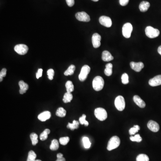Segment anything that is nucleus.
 Masks as SVG:
<instances>
[{"mask_svg":"<svg viewBox=\"0 0 161 161\" xmlns=\"http://www.w3.org/2000/svg\"><path fill=\"white\" fill-rule=\"evenodd\" d=\"M115 105L116 109L119 111H122L125 108V102L124 98L122 96H118L115 98Z\"/></svg>","mask_w":161,"mask_h":161,"instance_id":"5","label":"nucleus"},{"mask_svg":"<svg viewBox=\"0 0 161 161\" xmlns=\"http://www.w3.org/2000/svg\"><path fill=\"white\" fill-rule=\"evenodd\" d=\"M91 71V68L88 65H85L82 67L80 74L79 75V79L81 82H84L87 78L88 75Z\"/></svg>","mask_w":161,"mask_h":161,"instance_id":"6","label":"nucleus"},{"mask_svg":"<svg viewBox=\"0 0 161 161\" xmlns=\"http://www.w3.org/2000/svg\"><path fill=\"white\" fill-rule=\"evenodd\" d=\"M57 159L56 161H65V159L64 158H57Z\"/></svg>","mask_w":161,"mask_h":161,"instance_id":"42","label":"nucleus"},{"mask_svg":"<svg viewBox=\"0 0 161 161\" xmlns=\"http://www.w3.org/2000/svg\"><path fill=\"white\" fill-rule=\"evenodd\" d=\"M14 51L19 55H25L28 52V47L25 44H20L14 47Z\"/></svg>","mask_w":161,"mask_h":161,"instance_id":"8","label":"nucleus"},{"mask_svg":"<svg viewBox=\"0 0 161 161\" xmlns=\"http://www.w3.org/2000/svg\"><path fill=\"white\" fill-rule=\"evenodd\" d=\"M131 68L132 69L135 71L136 72H139L144 67V65L141 62H131L130 64Z\"/></svg>","mask_w":161,"mask_h":161,"instance_id":"13","label":"nucleus"},{"mask_svg":"<svg viewBox=\"0 0 161 161\" xmlns=\"http://www.w3.org/2000/svg\"><path fill=\"white\" fill-rule=\"evenodd\" d=\"M95 115L96 117L100 121H104L107 117L106 111L101 107H98L95 109Z\"/></svg>","mask_w":161,"mask_h":161,"instance_id":"4","label":"nucleus"},{"mask_svg":"<svg viewBox=\"0 0 161 161\" xmlns=\"http://www.w3.org/2000/svg\"><path fill=\"white\" fill-rule=\"evenodd\" d=\"M70 141V138L68 136L66 137H61L59 139V142L62 145H66Z\"/></svg>","mask_w":161,"mask_h":161,"instance_id":"34","label":"nucleus"},{"mask_svg":"<svg viewBox=\"0 0 161 161\" xmlns=\"http://www.w3.org/2000/svg\"><path fill=\"white\" fill-rule=\"evenodd\" d=\"M140 128L138 125H134L133 127L132 128L129 129V133L130 135H133L135 134L136 132H138V131L140 130Z\"/></svg>","mask_w":161,"mask_h":161,"instance_id":"31","label":"nucleus"},{"mask_svg":"<svg viewBox=\"0 0 161 161\" xmlns=\"http://www.w3.org/2000/svg\"><path fill=\"white\" fill-rule=\"evenodd\" d=\"M76 67L74 65H71L69 66L67 70L65 71L64 73V75L65 76L72 75L74 74Z\"/></svg>","mask_w":161,"mask_h":161,"instance_id":"26","label":"nucleus"},{"mask_svg":"<svg viewBox=\"0 0 161 161\" xmlns=\"http://www.w3.org/2000/svg\"><path fill=\"white\" fill-rule=\"evenodd\" d=\"M6 71L7 70L5 68H4L1 70V71L0 72V81L1 82H2L3 80V77L6 76Z\"/></svg>","mask_w":161,"mask_h":161,"instance_id":"38","label":"nucleus"},{"mask_svg":"<svg viewBox=\"0 0 161 161\" xmlns=\"http://www.w3.org/2000/svg\"><path fill=\"white\" fill-rule=\"evenodd\" d=\"M63 157V155L61 153H58L57 154V158Z\"/></svg>","mask_w":161,"mask_h":161,"instance_id":"44","label":"nucleus"},{"mask_svg":"<svg viewBox=\"0 0 161 161\" xmlns=\"http://www.w3.org/2000/svg\"><path fill=\"white\" fill-rule=\"evenodd\" d=\"M48 77L50 80H52L53 79L54 75V71L53 69H49L47 71Z\"/></svg>","mask_w":161,"mask_h":161,"instance_id":"37","label":"nucleus"},{"mask_svg":"<svg viewBox=\"0 0 161 161\" xmlns=\"http://www.w3.org/2000/svg\"><path fill=\"white\" fill-rule=\"evenodd\" d=\"M51 114L49 111H44L42 113L40 114L38 116L39 120L41 121H45L48 119H49L51 117Z\"/></svg>","mask_w":161,"mask_h":161,"instance_id":"15","label":"nucleus"},{"mask_svg":"<svg viewBox=\"0 0 161 161\" xmlns=\"http://www.w3.org/2000/svg\"><path fill=\"white\" fill-rule=\"evenodd\" d=\"M42 73H43V70L42 69H39L37 73H36V78L37 79H39V78L42 77Z\"/></svg>","mask_w":161,"mask_h":161,"instance_id":"41","label":"nucleus"},{"mask_svg":"<svg viewBox=\"0 0 161 161\" xmlns=\"http://www.w3.org/2000/svg\"><path fill=\"white\" fill-rule=\"evenodd\" d=\"M133 99L135 103L141 108H144L146 106L145 102L139 96H134Z\"/></svg>","mask_w":161,"mask_h":161,"instance_id":"17","label":"nucleus"},{"mask_svg":"<svg viewBox=\"0 0 161 161\" xmlns=\"http://www.w3.org/2000/svg\"><path fill=\"white\" fill-rule=\"evenodd\" d=\"M122 83L123 84H127L129 83L128 80V76L127 74L124 73L121 77Z\"/></svg>","mask_w":161,"mask_h":161,"instance_id":"36","label":"nucleus"},{"mask_svg":"<svg viewBox=\"0 0 161 161\" xmlns=\"http://www.w3.org/2000/svg\"><path fill=\"white\" fill-rule=\"evenodd\" d=\"M113 64L108 63L106 65V68L104 70V74L107 76H110L113 74Z\"/></svg>","mask_w":161,"mask_h":161,"instance_id":"20","label":"nucleus"},{"mask_svg":"<svg viewBox=\"0 0 161 161\" xmlns=\"http://www.w3.org/2000/svg\"><path fill=\"white\" fill-rule=\"evenodd\" d=\"M19 87H20V90H19V93L20 94H23L25 93L27 91V89L29 88V86L27 83H26L23 80H20L19 82Z\"/></svg>","mask_w":161,"mask_h":161,"instance_id":"18","label":"nucleus"},{"mask_svg":"<svg viewBox=\"0 0 161 161\" xmlns=\"http://www.w3.org/2000/svg\"><path fill=\"white\" fill-rule=\"evenodd\" d=\"M147 127L149 129L153 132H157L160 129L159 124L153 120H150L147 123Z\"/></svg>","mask_w":161,"mask_h":161,"instance_id":"12","label":"nucleus"},{"mask_svg":"<svg viewBox=\"0 0 161 161\" xmlns=\"http://www.w3.org/2000/svg\"><path fill=\"white\" fill-rule=\"evenodd\" d=\"M38 136L37 134L35 132L31 133L30 135V138L32 141V144L33 145H35L38 142Z\"/></svg>","mask_w":161,"mask_h":161,"instance_id":"28","label":"nucleus"},{"mask_svg":"<svg viewBox=\"0 0 161 161\" xmlns=\"http://www.w3.org/2000/svg\"><path fill=\"white\" fill-rule=\"evenodd\" d=\"M93 87L97 91H100L103 89L104 85V79L100 76H97L93 80Z\"/></svg>","mask_w":161,"mask_h":161,"instance_id":"1","label":"nucleus"},{"mask_svg":"<svg viewBox=\"0 0 161 161\" xmlns=\"http://www.w3.org/2000/svg\"><path fill=\"white\" fill-rule=\"evenodd\" d=\"M86 115L83 114L82 117H80L79 118V123L80 124H84L86 126H88L89 125V123L86 119Z\"/></svg>","mask_w":161,"mask_h":161,"instance_id":"35","label":"nucleus"},{"mask_svg":"<svg viewBox=\"0 0 161 161\" xmlns=\"http://www.w3.org/2000/svg\"><path fill=\"white\" fill-rule=\"evenodd\" d=\"M84 146L86 149H89L91 146V143L87 137H84L83 138Z\"/></svg>","mask_w":161,"mask_h":161,"instance_id":"32","label":"nucleus"},{"mask_svg":"<svg viewBox=\"0 0 161 161\" xmlns=\"http://www.w3.org/2000/svg\"><path fill=\"white\" fill-rule=\"evenodd\" d=\"M149 84L151 87H157L161 85V75L156 76L149 80Z\"/></svg>","mask_w":161,"mask_h":161,"instance_id":"14","label":"nucleus"},{"mask_svg":"<svg viewBox=\"0 0 161 161\" xmlns=\"http://www.w3.org/2000/svg\"><path fill=\"white\" fill-rule=\"evenodd\" d=\"M36 154L34 151L31 150L28 153V158L27 161H34L35 160Z\"/></svg>","mask_w":161,"mask_h":161,"instance_id":"30","label":"nucleus"},{"mask_svg":"<svg viewBox=\"0 0 161 161\" xmlns=\"http://www.w3.org/2000/svg\"><path fill=\"white\" fill-rule=\"evenodd\" d=\"M65 87L67 92L71 93L74 91V85L70 80H68L66 82L65 84Z\"/></svg>","mask_w":161,"mask_h":161,"instance_id":"25","label":"nucleus"},{"mask_svg":"<svg viewBox=\"0 0 161 161\" xmlns=\"http://www.w3.org/2000/svg\"><path fill=\"white\" fill-rule=\"evenodd\" d=\"M66 1L70 7H72L74 5V0H66Z\"/></svg>","mask_w":161,"mask_h":161,"instance_id":"40","label":"nucleus"},{"mask_svg":"<svg viewBox=\"0 0 161 161\" xmlns=\"http://www.w3.org/2000/svg\"><path fill=\"white\" fill-rule=\"evenodd\" d=\"M150 7V3L148 1H143L140 3L139 5V9L142 12L147 11Z\"/></svg>","mask_w":161,"mask_h":161,"instance_id":"19","label":"nucleus"},{"mask_svg":"<svg viewBox=\"0 0 161 161\" xmlns=\"http://www.w3.org/2000/svg\"><path fill=\"white\" fill-rule=\"evenodd\" d=\"M41 161V160H35V161Z\"/></svg>","mask_w":161,"mask_h":161,"instance_id":"46","label":"nucleus"},{"mask_svg":"<svg viewBox=\"0 0 161 161\" xmlns=\"http://www.w3.org/2000/svg\"><path fill=\"white\" fill-rule=\"evenodd\" d=\"M93 1H95V2H97V1H98L99 0H92Z\"/></svg>","mask_w":161,"mask_h":161,"instance_id":"45","label":"nucleus"},{"mask_svg":"<svg viewBox=\"0 0 161 161\" xmlns=\"http://www.w3.org/2000/svg\"><path fill=\"white\" fill-rule=\"evenodd\" d=\"M50 133V130L49 129H46L40 135V139L42 141L46 140L48 137V135Z\"/></svg>","mask_w":161,"mask_h":161,"instance_id":"27","label":"nucleus"},{"mask_svg":"<svg viewBox=\"0 0 161 161\" xmlns=\"http://www.w3.org/2000/svg\"><path fill=\"white\" fill-rule=\"evenodd\" d=\"M129 0H119V4L121 6H124L127 5Z\"/></svg>","mask_w":161,"mask_h":161,"instance_id":"39","label":"nucleus"},{"mask_svg":"<svg viewBox=\"0 0 161 161\" xmlns=\"http://www.w3.org/2000/svg\"><path fill=\"white\" fill-rule=\"evenodd\" d=\"M149 158L146 154H140L137 156L136 161H149Z\"/></svg>","mask_w":161,"mask_h":161,"instance_id":"29","label":"nucleus"},{"mask_svg":"<svg viewBox=\"0 0 161 161\" xmlns=\"http://www.w3.org/2000/svg\"><path fill=\"white\" fill-rule=\"evenodd\" d=\"M120 140L119 137L117 136H113L109 141L107 144V149L111 151L119 147L120 145Z\"/></svg>","mask_w":161,"mask_h":161,"instance_id":"2","label":"nucleus"},{"mask_svg":"<svg viewBox=\"0 0 161 161\" xmlns=\"http://www.w3.org/2000/svg\"><path fill=\"white\" fill-rule=\"evenodd\" d=\"M158 53L161 55V45L158 47Z\"/></svg>","mask_w":161,"mask_h":161,"instance_id":"43","label":"nucleus"},{"mask_svg":"<svg viewBox=\"0 0 161 161\" xmlns=\"http://www.w3.org/2000/svg\"><path fill=\"white\" fill-rule=\"evenodd\" d=\"M101 40V37L99 34L98 33H95L93 35L92 41L93 45L94 48H96L100 46Z\"/></svg>","mask_w":161,"mask_h":161,"instance_id":"11","label":"nucleus"},{"mask_svg":"<svg viewBox=\"0 0 161 161\" xmlns=\"http://www.w3.org/2000/svg\"><path fill=\"white\" fill-rule=\"evenodd\" d=\"M100 23L106 27H110L112 26V21L111 18L107 16H102L99 19Z\"/></svg>","mask_w":161,"mask_h":161,"instance_id":"10","label":"nucleus"},{"mask_svg":"<svg viewBox=\"0 0 161 161\" xmlns=\"http://www.w3.org/2000/svg\"><path fill=\"white\" fill-rule=\"evenodd\" d=\"M66 115V111L63 107H59L57 110L56 115L60 117H64Z\"/></svg>","mask_w":161,"mask_h":161,"instance_id":"24","label":"nucleus"},{"mask_svg":"<svg viewBox=\"0 0 161 161\" xmlns=\"http://www.w3.org/2000/svg\"><path fill=\"white\" fill-rule=\"evenodd\" d=\"M146 36L150 39H153L158 37L160 34V31L157 29H155L151 26L147 27L145 29Z\"/></svg>","mask_w":161,"mask_h":161,"instance_id":"3","label":"nucleus"},{"mask_svg":"<svg viewBox=\"0 0 161 161\" xmlns=\"http://www.w3.org/2000/svg\"><path fill=\"white\" fill-rule=\"evenodd\" d=\"M132 25L130 23H126L123 25L122 28L123 35L125 38H129L130 37L132 31Z\"/></svg>","mask_w":161,"mask_h":161,"instance_id":"7","label":"nucleus"},{"mask_svg":"<svg viewBox=\"0 0 161 161\" xmlns=\"http://www.w3.org/2000/svg\"><path fill=\"white\" fill-rule=\"evenodd\" d=\"M130 139L131 141L140 142L142 141V139L139 134H136L135 136H131L130 137Z\"/></svg>","mask_w":161,"mask_h":161,"instance_id":"33","label":"nucleus"},{"mask_svg":"<svg viewBox=\"0 0 161 161\" xmlns=\"http://www.w3.org/2000/svg\"><path fill=\"white\" fill-rule=\"evenodd\" d=\"M72 99H73V95H72V94L71 93L67 92L64 95L63 101L64 102V103L66 104V103L70 102Z\"/></svg>","mask_w":161,"mask_h":161,"instance_id":"22","label":"nucleus"},{"mask_svg":"<svg viewBox=\"0 0 161 161\" xmlns=\"http://www.w3.org/2000/svg\"><path fill=\"white\" fill-rule=\"evenodd\" d=\"M59 147V142H58L57 140H53L50 146V149L53 150V151H55V150H57L58 149Z\"/></svg>","mask_w":161,"mask_h":161,"instance_id":"23","label":"nucleus"},{"mask_svg":"<svg viewBox=\"0 0 161 161\" xmlns=\"http://www.w3.org/2000/svg\"><path fill=\"white\" fill-rule=\"evenodd\" d=\"M102 59L104 61L108 62L113 60L114 57L108 51H104L102 53Z\"/></svg>","mask_w":161,"mask_h":161,"instance_id":"16","label":"nucleus"},{"mask_svg":"<svg viewBox=\"0 0 161 161\" xmlns=\"http://www.w3.org/2000/svg\"><path fill=\"white\" fill-rule=\"evenodd\" d=\"M80 123L76 120H74L73 123H68L67 126V128L69 129H70L71 130H74V129H78Z\"/></svg>","mask_w":161,"mask_h":161,"instance_id":"21","label":"nucleus"},{"mask_svg":"<svg viewBox=\"0 0 161 161\" xmlns=\"http://www.w3.org/2000/svg\"><path fill=\"white\" fill-rule=\"evenodd\" d=\"M76 18L81 22H88L91 20L90 17L85 12H78L75 15Z\"/></svg>","mask_w":161,"mask_h":161,"instance_id":"9","label":"nucleus"}]
</instances>
